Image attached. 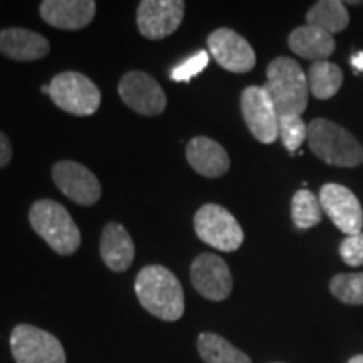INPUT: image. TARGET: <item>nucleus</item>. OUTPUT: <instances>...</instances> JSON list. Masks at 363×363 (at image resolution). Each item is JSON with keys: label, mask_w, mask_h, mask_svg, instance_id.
Returning a JSON list of instances; mask_svg holds the SVG:
<instances>
[{"label": "nucleus", "mask_w": 363, "mask_h": 363, "mask_svg": "<svg viewBox=\"0 0 363 363\" xmlns=\"http://www.w3.org/2000/svg\"><path fill=\"white\" fill-rule=\"evenodd\" d=\"M56 187L78 206L91 207L101 197V184L89 169L72 160H61L52 167Z\"/></svg>", "instance_id": "f8f14e48"}, {"label": "nucleus", "mask_w": 363, "mask_h": 363, "mask_svg": "<svg viewBox=\"0 0 363 363\" xmlns=\"http://www.w3.org/2000/svg\"><path fill=\"white\" fill-rule=\"evenodd\" d=\"M11 352L16 363H66L62 343L33 325H17L12 330Z\"/></svg>", "instance_id": "0eeeda50"}, {"label": "nucleus", "mask_w": 363, "mask_h": 363, "mask_svg": "<svg viewBox=\"0 0 363 363\" xmlns=\"http://www.w3.org/2000/svg\"><path fill=\"white\" fill-rule=\"evenodd\" d=\"M30 227L54 252L61 256L74 254L81 246V233L69 212L51 199H40L29 211Z\"/></svg>", "instance_id": "7ed1b4c3"}, {"label": "nucleus", "mask_w": 363, "mask_h": 363, "mask_svg": "<svg viewBox=\"0 0 363 363\" xmlns=\"http://www.w3.org/2000/svg\"><path fill=\"white\" fill-rule=\"evenodd\" d=\"M187 162L203 177L217 179L227 174L230 160L222 145L207 136H195L187 145Z\"/></svg>", "instance_id": "f3484780"}, {"label": "nucleus", "mask_w": 363, "mask_h": 363, "mask_svg": "<svg viewBox=\"0 0 363 363\" xmlns=\"http://www.w3.org/2000/svg\"><path fill=\"white\" fill-rule=\"evenodd\" d=\"M291 217L298 229H311L321 222V203L310 190H298L291 201Z\"/></svg>", "instance_id": "5701e85b"}, {"label": "nucleus", "mask_w": 363, "mask_h": 363, "mask_svg": "<svg viewBox=\"0 0 363 363\" xmlns=\"http://www.w3.org/2000/svg\"><path fill=\"white\" fill-rule=\"evenodd\" d=\"M348 363H363V355H357V357H353L350 362Z\"/></svg>", "instance_id": "c756f323"}, {"label": "nucleus", "mask_w": 363, "mask_h": 363, "mask_svg": "<svg viewBox=\"0 0 363 363\" xmlns=\"http://www.w3.org/2000/svg\"><path fill=\"white\" fill-rule=\"evenodd\" d=\"M343 84V72L330 61L313 62L308 71V88L318 99H330L338 93Z\"/></svg>", "instance_id": "4be33fe9"}, {"label": "nucleus", "mask_w": 363, "mask_h": 363, "mask_svg": "<svg viewBox=\"0 0 363 363\" xmlns=\"http://www.w3.org/2000/svg\"><path fill=\"white\" fill-rule=\"evenodd\" d=\"M274 363H279V362H274Z\"/></svg>", "instance_id": "2f4dec72"}, {"label": "nucleus", "mask_w": 363, "mask_h": 363, "mask_svg": "<svg viewBox=\"0 0 363 363\" xmlns=\"http://www.w3.org/2000/svg\"><path fill=\"white\" fill-rule=\"evenodd\" d=\"M185 16L182 0H143L138 4L136 24L143 38L160 40L179 29Z\"/></svg>", "instance_id": "9d476101"}, {"label": "nucleus", "mask_w": 363, "mask_h": 363, "mask_svg": "<svg viewBox=\"0 0 363 363\" xmlns=\"http://www.w3.org/2000/svg\"><path fill=\"white\" fill-rule=\"evenodd\" d=\"M262 86L274 103L279 116H301L308 108V76L291 57H276L267 66Z\"/></svg>", "instance_id": "f03ea898"}, {"label": "nucleus", "mask_w": 363, "mask_h": 363, "mask_svg": "<svg viewBox=\"0 0 363 363\" xmlns=\"http://www.w3.org/2000/svg\"><path fill=\"white\" fill-rule=\"evenodd\" d=\"M51 51L49 40L34 30L9 27L0 30V54L13 61L30 62L43 59Z\"/></svg>", "instance_id": "dca6fc26"}, {"label": "nucleus", "mask_w": 363, "mask_h": 363, "mask_svg": "<svg viewBox=\"0 0 363 363\" xmlns=\"http://www.w3.org/2000/svg\"><path fill=\"white\" fill-rule=\"evenodd\" d=\"M350 65L353 67V71L357 72H363V51H358L355 54H352L350 57Z\"/></svg>", "instance_id": "c85d7f7f"}, {"label": "nucleus", "mask_w": 363, "mask_h": 363, "mask_svg": "<svg viewBox=\"0 0 363 363\" xmlns=\"http://www.w3.org/2000/svg\"><path fill=\"white\" fill-rule=\"evenodd\" d=\"M135 293L140 305L158 320L177 321L184 316V288L169 267L145 266L135 279Z\"/></svg>", "instance_id": "f257e3e1"}, {"label": "nucleus", "mask_w": 363, "mask_h": 363, "mask_svg": "<svg viewBox=\"0 0 363 363\" xmlns=\"http://www.w3.org/2000/svg\"><path fill=\"white\" fill-rule=\"evenodd\" d=\"M197 350L206 363H252L246 353L217 333H201Z\"/></svg>", "instance_id": "412c9836"}, {"label": "nucleus", "mask_w": 363, "mask_h": 363, "mask_svg": "<svg viewBox=\"0 0 363 363\" xmlns=\"http://www.w3.org/2000/svg\"><path fill=\"white\" fill-rule=\"evenodd\" d=\"M308 143L318 158L335 167H358L363 163L360 142L342 126L323 118L308 125Z\"/></svg>", "instance_id": "20e7f679"}, {"label": "nucleus", "mask_w": 363, "mask_h": 363, "mask_svg": "<svg viewBox=\"0 0 363 363\" xmlns=\"http://www.w3.org/2000/svg\"><path fill=\"white\" fill-rule=\"evenodd\" d=\"M208 51L225 71L242 74L256 66V54L251 44L233 29H217L207 38Z\"/></svg>", "instance_id": "4468645a"}, {"label": "nucleus", "mask_w": 363, "mask_h": 363, "mask_svg": "<svg viewBox=\"0 0 363 363\" xmlns=\"http://www.w3.org/2000/svg\"><path fill=\"white\" fill-rule=\"evenodd\" d=\"M39 13L49 26L62 30H78L89 26L96 13L93 0H44Z\"/></svg>", "instance_id": "2eb2a0df"}, {"label": "nucleus", "mask_w": 363, "mask_h": 363, "mask_svg": "<svg viewBox=\"0 0 363 363\" xmlns=\"http://www.w3.org/2000/svg\"><path fill=\"white\" fill-rule=\"evenodd\" d=\"M120 98L130 110L143 116L162 115L167 108L165 91L143 71H130L118 84Z\"/></svg>", "instance_id": "1a4fd4ad"}, {"label": "nucleus", "mask_w": 363, "mask_h": 363, "mask_svg": "<svg viewBox=\"0 0 363 363\" xmlns=\"http://www.w3.org/2000/svg\"><path fill=\"white\" fill-rule=\"evenodd\" d=\"M279 136L288 152H296L308 138V125L301 116H279Z\"/></svg>", "instance_id": "393cba45"}, {"label": "nucleus", "mask_w": 363, "mask_h": 363, "mask_svg": "<svg viewBox=\"0 0 363 363\" xmlns=\"http://www.w3.org/2000/svg\"><path fill=\"white\" fill-rule=\"evenodd\" d=\"M40 91H43V93H44V94H49V84H45V86H43V89H40Z\"/></svg>", "instance_id": "7c9ffc66"}, {"label": "nucleus", "mask_w": 363, "mask_h": 363, "mask_svg": "<svg viewBox=\"0 0 363 363\" xmlns=\"http://www.w3.org/2000/svg\"><path fill=\"white\" fill-rule=\"evenodd\" d=\"M340 256L345 264L358 267L363 264V233L347 235L340 244Z\"/></svg>", "instance_id": "bb28decb"}, {"label": "nucleus", "mask_w": 363, "mask_h": 363, "mask_svg": "<svg viewBox=\"0 0 363 363\" xmlns=\"http://www.w3.org/2000/svg\"><path fill=\"white\" fill-rule=\"evenodd\" d=\"M321 211L347 235L360 234L363 227V211L357 195L350 189L338 184H326L318 195Z\"/></svg>", "instance_id": "ddd939ff"}, {"label": "nucleus", "mask_w": 363, "mask_h": 363, "mask_svg": "<svg viewBox=\"0 0 363 363\" xmlns=\"http://www.w3.org/2000/svg\"><path fill=\"white\" fill-rule=\"evenodd\" d=\"M190 281L201 296L211 301H224L233 293V274L229 266L216 254L203 252L190 266Z\"/></svg>", "instance_id": "9b49d317"}, {"label": "nucleus", "mask_w": 363, "mask_h": 363, "mask_svg": "<svg viewBox=\"0 0 363 363\" xmlns=\"http://www.w3.org/2000/svg\"><path fill=\"white\" fill-rule=\"evenodd\" d=\"M12 160V145L9 142L7 135L0 131V169L9 165Z\"/></svg>", "instance_id": "cd10ccee"}, {"label": "nucleus", "mask_w": 363, "mask_h": 363, "mask_svg": "<svg viewBox=\"0 0 363 363\" xmlns=\"http://www.w3.org/2000/svg\"><path fill=\"white\" fill-rule=\"evenodd\" d=\"M288 44L289 49L294 54H298L299 57L311 59L315 62L325 61L326 57H330L335 52V48H337L333 35L320 29V27L310 24L294 29L289 34Z\"/></svg>", "instance_id": "6ab92c4d"}, {"label": "nucleus", "mask_w": 363, "mask_h": 363, "mask_svg": "<svg viewBox=\"0 0 363 363\" xmlns=\"http://www.w3.org/2000/svg\"><path fill=\"white\" fill-rule=\"evenodd\" d=\"M240 110L249 131L257 142L271 145L279 136V115L262 86H249L240 96Z\"/></svg>", "instance_id": "6e6552de"}, {"label": "nucleus", "mask_w": 363, "mask_h": 363, "mask_svg": "<svg viewBox=\"0 0 363 363\" xmlns=\"http://www.w3.org/2000/svg\"><path fill=\"white\" fill-rule=\"evenodd\" d=\"M195 234L207 246L233 252L244 242V230L235 217L217 203H206L194 217Z\"/></svg>", "instance_id": "423d86ee"}, {"label": "nucleus", "mask_w": 363, "mask_h": 363, "mask_svg": "<svg viewBox=\"0 0 363 363\" xmlns=\"http://www.w3.org/2000/svg\"><path fill=\"white\" fill-rule=\"evenodd\" d=\"M208 65V54L206 51H199L194 56L185 59L184 62H180L179 66H175L174 69L170 71V78L174 81H179V83H184V81H190L194 76L201 74V72L206 69Z\"/></svg>", "instance_id": "a878e982"}, {"label": "nucleus", "mask_w": 363, "mask_h": 363, "mask_svg": "<svg viewBox=\"0 0 363 363\" xmlns=\"http://www.w3.org/2000/svg\"><path fill=\"white\" fill-rule=\"evenodd\" d=\"M306 24L316 26L328 34L342 33L350 24V17L343 2L338 0H321L306 13Z\"/></svg>", "instance_id": "aec40b11"}, {"label": "nucleus", "mask_w": 363, "mask_h": 363, "mask_svg": "<svg viewBox=\"0 0 363 363\" xmlns=\"http://www.w3.org/2000/svg\"><path fill=\"white\" fill-rule=\"evenodd\" d=\"M49 96L62 111L76 116H91L101 104L98 86L86 74L66 71L54 76L49 83Z\"/></svg>", "instance_id": "39448f33"}, {"label": "nucleus", "mask_w": 363, "mask_h": 363, "mask_svg": "<svg viewBox=\"0 0 363 363\" xmlns=\"http://www.w3.org/2000/svg\"><path fill=\"white\" fill-rule=\"evenodd\" d=\"M330 291L347 305H363V272L337 274L330 281Z\"/></svg>", "instance_id": "b1692460"}, {"label": "nucleus", "mask_w": 363, "mask_h": 363, "mask_svg": "<svg viewBox=\"0 0 363 363\" xmlns=\"http://www.w3.org/2000/svg\"><path fill=\"white\" fill-rule=\"evenodd\" d=\"M99 252L104 264L115 272L130 269L135 259V244L128 230L118 222L104 225L99 240Z\"/></svg>", "instance_id": "a211bd4d"}]
</instances>
